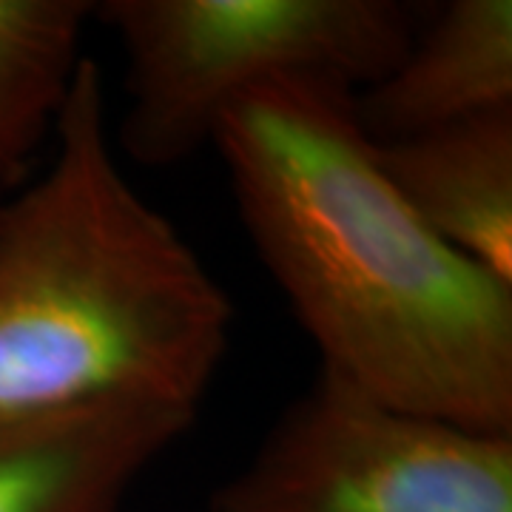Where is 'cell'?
I'll return each instance as SVG.
<instances>
[{
    "mask_svg": "<svg viewBox=\"0 0 512 512\" xmlns=\"http://www.w3.org/2000/svg\"><path fill=\"white\" fill-rule=\"evenodd\" d=\"M211 146L319 367L387 404L512 436V285L416 217L353 94L305 80L256 89Z\"/></svg>",
    "mask_w": 512,
    "mask_h": 512,
    "instance_id": "1",
    "label": "cell"
},
{
    "mask_svg": "<svg viewBox=\"0 0 512 512\" xmlns=\"http://www.w3.org/2000/svg\"><path fill=\"white\" fill-rule=\"evenodd\" d=\"M234 305L134 188L86 57L46 168L0 200V430L94 404L200 410Z\"/></svg>",
    "mask_w": 512,
    "mask_h": 512,
    "instance_id": "2",
    "label": "cell"
},
{
    "mask_svg": "<svg viewBox=\"0 0 512 512\" xmlns=\"http://www.w3.org/2000/svg\"><path fill=\"white\" fill-rule=\"evenodd\" d=\"M419 9L399 0H94L126 55L120 157L168 168L211 146L245 94L322 83L353 97L407 49Z\"/></svg>",
    "mask_w": 512,
    "mask_h": 512,
    "instance_id": "3",
    "label": "cell"
},
{
    "mask_svg": "<svg viewBox=\"0 0 512 512\" xmlns=\"http://www.w3.org/2000/svg\"><path fill=\"white\" fill-rule=\"evenodd\" d=\"M205 512H512V436L404 410L316 367Z\"/></svg>",
    "mask_w": 512,
    "mask_h": 512,
    "instance_id": "4",
    "label": "cell"
},
{
    "mask_svg": "<svg viewBox=\"0 0 512 512\" xmlns=\"http://www.w3.org/2000/svg\"><path fill=\"white\" fill-rule=\"evenodd\" d=\"M197 413L111 402L0 430V512H123Z\"/></svg>",
    "mask_w": 512,
    "mask_h": 512,
    "instance_id": "5",
    "label": "cell"
},
{
    "mask_svg": "<svg viewBox=\"0 0 512 512\" xmlns=\"http://www.w3.org/2000/svg\"><path fill=\"white\" fill-rule=\"evenodd\" d=\"M512 109V3L450 0L424 15L402 57L353 97L373 143H396Z\"/></svg>",
    "mask_w": 512,
    "mask_h": 512,
    "instance_id": "6",
    "label": "cell"
},
{
    "mask_svg": "<svg viewBox=\"0 0 512 512\" xmlns=\"http://www.w3.org/2000/svg\"><path fill=\"white\" fill-rule=\"evenodd\" d=\"M373 146L416 217L512 285V109Z\"/></svg>",
    "mask_w": 512,
    "mask_h": 512,
    "instance_id": "7",
    "label": "cell"
},
{
    "mask_svg": "<svg viewBox=\"0 0 512 512\" xmlns=\"http://www.w3.org/2000/svg\"><path fill=\"white\" fill-rule=\"evenodd\" d=\"M92 9L94 0H0V200L55 140Z\"/></svg>",
    "mask_w": 512,
    "mask_h": 512,
    "instance_id": "8",
    "label": "cell"
}]
</instances>
